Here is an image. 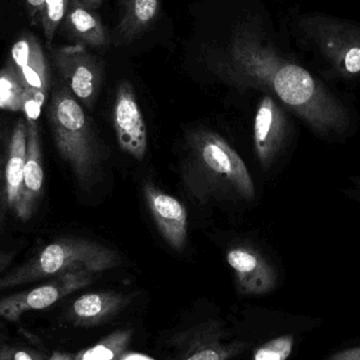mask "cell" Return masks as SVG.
I'll use <instances>...</instances> for the list:
<instances>
[{
    "label": "cell",
    "mask_w": 360,
    "mask_h": 360,
    "mask_svg": "<svg viewBox=\"0 0 360 360\" xmlns=\"http://www.w3.org/2000/svg\"><path fill=\"white\" fill-rule=\"evenodd\" d=\"M205 60L231 86L278 97L319 134L342 133L350 124L342 103L310 72L281 56L256 21L237 23L228 46L207 50Z\"/></svg>",
    "instance_id": "6da1fadb"
},
{
    "label": "cell",
    "mask_w": 360,
    "mask_h": 360,
    "mask_svg": "<svg viewBox=\"0 0 360 360\" xmlns=\"http://www.w3.org/2000/svg\"><path fill=\"white\" fill-rule=\"evenodd\" d=\"M181 176L188 192L199 202L255 198V184L243 158L214 131L188 133Z\"/></svg>",
    "instance_id": "7a4b0ae2"
},
{
    "label": "cell",
    "mask_w": 360,
    "mask_h": 360,
    "mask_svg": "<svg viewBox=\"0 0 360 360\" xmlns=\"http://www.w3.org/2000/svg\"><path fill=\"white\" fill-rule=\"evenodd\" d=\"M55 146L82 186L94 184L103 162L92 122L65 82L54 86L46 109Z\"/></svg>",
    "instance_id": "3957f363"
},
{
    "label": "cell",
    "mask_w": 360,
    "mask_h": 360,
    "mask_svg": "<svg viewBox=\"0 0 360 360\" xmlns=\"http://www.w3.org/2000/svg\"><path fill=\"white\" fill-rule=\"evenodd\" d=\"M122 262L118 252L95 241L75 237L57 239L22 266L0 277V291L77 271L96 274L116 268Z\"/></svg>",
    "instance_id": "277c9868"
},
{
    "label": "cell",
    "mask_w": 360,
    "mask_h": 360,
    "mask_svg": "<svg viewBox=\"0 0 360 360\" xmlns=\"http://www.w3.org/2000/svg\"><path fill=\"white\" fill-rule=\"evenodd\" d=\"M300 27L336 71L346 77L360 73V27L323 14L302 17Z\"/></svg>",
    "instance_id": "5b68a950"
},
{
    "label": "cell",
    "mask_w": 360,
    "mask_h": 360,
    "mask_svg": "<svg viewBox=\"0 0 360 360\" xmlns=\"http://www.w3.org/2000/svg\"><path fill=\"white\" fill-rule=\"evenodd\" d=\"M53 60L68 88L84 107L92 109L105 76V63L80 44L53 50Z\"/></svg>",
    "instance_id": "8992f818"
},
{
    "label": "cell",
    "mask_w": 360,
    "mask_h": 360,
    "mask_svg": "<svg viewBox=\"0 0 360 360\" xmlns=\"http://www.w3.org/2000/svg\"><path fill=\"white\" fill-rule=\"evenodd\" d=\"M93 273L86 271L65 273L53 277L50 281L0 300V317L4 321H17L30 311L44 310L65 296L92 283Z\"/></svg>",
    "instance_id": "52a82bcc"
},
{
    "label": "cell",
    "mask_w": 360,
    "mask_h": 360,
    "mask_svg": "<svg viewBox=\"0 0 360 360\" xmlns=\"http://www.w3.org/2000/svg\"><path fill=\"white\" fill-rule=\"evenodd\" d=\"M112 118L120 150L137 162H143L148 152L147 124L136 93L128 80L120 82L116 90Z\"/></svg>",
    "instance_id": "ba28073f"
},
{
    "label": "cell",
    "mask_w": 360,
    "mask_h": 360,
    "mask_svg": "<svg viewBox=\"0 0 360 360\" xmlns=\"http://www.w3.org/2000/svg\"><path fill=\"white\" fill-rule=\"evenodd\" d=\"M143 195L164 240L174 251H184L188 241V211L184 203L151 181L143 184Z\"/></svg>",
    "instance_id": "9c48e42d"
},
{
    "label": "cell",
    "mask_w": 360,
    "mask_h": 360,
    "mask_svg": "<svg viewBox=\"0 0 360 360\" xmlns=\"http://www.w3.org/2000/svg\"><path fill=\"white\" fill-rule=\"evenodd\" d=\"M288 133L285 112L271 95L262 97L254 120V147L258 162L268 170L281 153Z\"/></svg>",
    "instance_id": "30bf717a"
},
{
    "label": "cell",
    "mask_w": 360,
    "mask_h": 360,
    "mask_svg": "<svg viewBox=\"0 0 360 360\" xmlns=\"http://www.w3.org/2000/svg\"><path fill=\"white\" fill-rule=\"evenodd\" d=\"M233 269L237 289L245 295H262L276 285V272L272 264L255 248L238 245L226 253Z\"/></svg>",
    "instance_id": "8fae6325"
},
{
    "label": "cell",
    "mask_w": 360,
    "mask_h": 360,
    "mask_svg": "<svg viewBox=\"0 0 360 360\" xmlns=\"http://www.w3.org/2000/svg\"><path fill=\"white\" fill-rule=\"evenodd\" d=\"M162 0H120L114 46H128L141 39L158 22Z\"/></svg>",
    "instance_id": "7c38bea8"
},
{
    "label": "cell",
    "mask_w": 360,
    "mask_h": 360,
    "mask_svg": "<svg viewBox=\"0 0 360 360\" xmlns=\"http://www.w3.org/2000/svg\"><path fill=\"white\" fill-rule=\"evenodd\" d=\"M11 60L18 70L30 90L49 93L50 71L39 40L30 33L23 34L11 49Z\"/></svg>",
    "instance_id": "4fadbf2b"
},
{
    "label": "cell",
    "mask_w": 360,
    "mask_h": 360,
    "mask_svg": "<svg viewBox=\"0 0 360 360\" xmlns=\"http://www.w3.org/2000/svg\"><path fill=\"white\" fill-rule=\"evenodd\" d=\"M63 31L75 44L92 49H107L112 40L107 27L94 8L80 0H71L63 23Z\"/></svg>",
    "instance_id": "5bb4252c"
},
{
    "label": "cell",
    "mask_w": 360,
    "mask_h": 360,
    "mask_svg": "<svg viewBox=\"0 0 360 360\" xmlns=\"http://www.w3.org/2000/svg\"><path fill=\"white\" fill-rule=\"evenodd\" d=\"M27 149V126L25 118H19L13 129L4 172L6 203L13 213L20 217L22 207L23 174Z\"/></svg>",
    "instance_id": "9a60e30c"
},
{
    "label": "cell",
    "mask_w": 360,
    "mask_h": 360,
    "mask_svg": "<svg viewBox=\"0 0 360 360\" xmlns=\"http://www.w3.org/2000/svg\"><path fill=\"white\" fill-rule=\"evenodd\" d=\"M27 149L22 188V207L19 219L27 221L33 216L44 188L41 143L37 122H27Z\"/></svg>",
    "instance_id": "2e32d148"
},
{
    "label": "cell",
    "mask_w": 360,
    "mask_h": 360,
    "mask_svg": "<svg viewBox=\"0 0 360 360\" xmlns=\"http://www.w3.org/2000/svg\"><path fill=\"white\" fill-rule=\"evenodd\" d=\"M128 304V296L116 292L84 294L72 304L69 319L76 326L91 327L112 319Z\"/></svg>",
    "instance_id": "e0dca14e"
},
{
    "label": "cell",
    "mask_w": 360,
    "mask_h": 360,
    "mask_svg": "<svg viewBox=\"0 0 360 360\" xmlns=\"http://www.w3.org/2000/svg\"><path fill=\"white\" fill-rule=\"evenodd\" d=\"M25 86L18 70L12 60L0 70V109L10 112H22Z\"/></svg>",
    "instance_id": "ac0fdd59"
},
{
    "label": "cell",
    "mask_w": 360,
    "mask_h": 360,
    "mask_svg": "<svg viewBox=\"0 0 360 360\" xmlns=\"http://www.w3.org/2000/svg\"><path fill=\"white\" fill-rule=\"evenodd\" d=\"M132 338L131 330H120L75 355L76 360H120Z\"/></svg>",
    "instance_id": "d6986e66"
},
{
    "label": "cell",
    "mask_w": 360,
    "mask_h": 360,
    "mask_svg": "<svg viewBox=\"0 0 360 360\" xmlns=\"http://www.w3.org/2000/svg\"><path fill=\"white\" fill-rule=\"evenodd\" d=\"M70 1L71 0H46L40 22L48 44L52 42L57 30L63 23Z\"/></svg>",
    "instance_id": "ffe728a7"
},
{
    "label": "cell",
    "mask_w": 360,
    "mask_h": 360,
    "mask_svg": "<svg viewBox=\"0 0 360 360\" xmlns=\"http://www.w3.org/2000/svg\"><path fill=\"white\" fill-rule=\"evenodd\" d=\"M293 346V336H281L260 347L254 354V360H287L291 355Z\"/></svg>",
    "instance_id": "44dd1931"
},
{
    "label": "cell",
    "mask_w": 360,
    "mask_h": 360,
    "mask_svg": "<svg viewBox=\"0 0 360 360\" xmlns=\"http://www.w3.org/2000/svg\"><path fill=\"white\" fill-rule=\"evenodd\" d=\"M243 349V345L222 346L219 344L207 345L201 347L196 352L186 360H229L238 354Z\"/></svg>",
    "instance_id": "7402d4cb"
},
{
    "label": "cell",
    "mask_w": 360,
    "mask_h": 360,
    "mask_svg": "<svg viewBox=\"0 0 360 360\" xmlns=\"http://www.w3.org/2000/svg\"><path fill=\"white\" fill-rule=\"evenodd\" d=\"M46 96H48L46 93L27 89L22 111V113L25 114V120H27V122H37Z\"/></svg>",
    "instance_id": "603a6c76"
},
{
    "label": "cell",
    "mask_w": 360,
    "mask_h": 360,
    "mask_svg": "<svg viewBox=\"0 0 360 360\" xmlns=\"http://www.w3.org/2000/svg\"><path fill=\"white\" fill-rule=\"evenodd\" d=\"M0 360H46L42 353L15 346L0 347Z\"/></svg>",
    "instance_id": "cb8c5ba5"
},
{
    "label": "cell",
    "mask_w": 360,
    "mask_h": 360,
    "mask_svg": "<svg viewBox=\"0 0 360 360\" xmlns=\"http://www.w3.org/2000/svg\"><path fill=\"white\" fill-rule=\"evenodd\" d=\"M46 0H25L27 12L33 25H37L41 20Z\"/></svg>",
    "instance_id": "d4e9b609"
},
{
    "label": "cell",
    "mask_w": 360,
    "mask_h": 360,
    "mask_svg": "<svg viewBox=\"0 0 360 360\" xmlns=\"http://www.w3.org/2000/svg\"><path fill=\"white\" fill-rule=\"evenodd\" d=\"M327 360H360V347L340 351L331 355Z\"/></svg>",
    "instance_id": "484cf974"
},
{
    "label": "cell",
    "mask_w": 360,
    "mask_h": 360,
    "mask_svg": "<svg viewBox=\"0 0 360 360\" xmlns=\"http://www.w3.org/2000/svg\"><path fill=\"white\" fill-rule=\"evenodd\" d=\"M120 360H155L141 353L126 352Z\"/></svg>",
    "instance_id": "4316f807"
},
{
    "label": "cell",
    "mask_w": 360,
    "mask_h": 360,
    "mask_svg": "<svg viewBox=\"0 0 360 360\" xmlns=\"http://www.w3.org/2000/svg\"><path fill=\"white\" fill-rule=\"evenodd\" d=\"M46 360H76L75 355L65 352H55Z\"/></svg>",
    "instance_id": "83f0119b"
},
{
    "label": "cell",
    "mask_w": 360,
    "mask_h": 360,
    "mask_svg": "<svg viewBox=\"0 0 360 360\" xmlns=\"http://www.w3.org/2000/svg\"><path fill=\"white\" fill-rule=\"evenodd\" d=\"M80 1H82L84 6L94 8V10H97V8L101 6V4H103V0H80Z\"/></svg>",
    "instance_id": "f1b7e54d"
},
{
    "label": "cell",
    "mask_w": 360,
    "mask_h": 360,
    "mask_svg": "<svg viewBox=\"0 0 360 360\" xmlns=\"http://www.w3.org/2000/svg\"><path fill=\"white\" fill-rule=\"evenodd\" d=\"M359 188H360V181H359Z\"/></svg>",
    "instance_id": "f546056e"
}]
</instances>
